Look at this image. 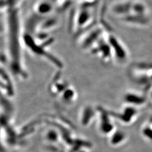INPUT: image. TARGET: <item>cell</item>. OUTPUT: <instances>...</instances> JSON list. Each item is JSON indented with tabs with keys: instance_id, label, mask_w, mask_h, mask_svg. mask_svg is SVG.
Listing matches in <instances>:
<instances>
[{
	"instance_id": "6da1fadb",
	"label": "cell",
	"mask_w": 152,
	"mask_h": 152,
	"mask_svg": "<svg viewBox=\"0 0 152 152\" xmlns=\"http://www.w3.org/2000/svg\"><path fill=\"white\" fill-rule=\"evenodd\" d=\"M132 0H120L110 7V11L114 16H118L121 19L130 15L132 12Z\"/></svg>"
},
{
	"instance_id": "7a4b0ae2",
	"label": "cell",
	"mask_w": 152,
	"mask_h": 152,
	"mask_svg": "<svg viewBox=\"0 0 152 152\" xmlns=\"http://www.w3.org/2000/svg\"><path fill=\"white\" fill-rule=\"evenodd\" d=\"M55 10V6L52 0H38L33 9V12L43 18L51 15Z\"/></svg>"
},
{
	"instance_id": "3957f363",
	"label": "cell",
	"mask_w": 152,
	"mask_h": 152,
	"mask_svg": "<svg viewBox=\"0 0 152 152\" xmlns=\"http://www.w3.org/2000/svg\"><path fill=\"white\" fill-rule=\"evenodd\" d=\"M59 24V20L56 16L53 15L45 17L41 22L38 29L42 31L51 30L57 27Z\"/></svg>"
},
{
	"instance_id": "277c9868",
	"label": "cell",
	"mask_w": 152,
	"mask_h": 152,
	"mask_svg": "<svg viewBox=\"0 0 152 152\" xmlns=\"http://www.w3.org/2000/svg\"><path fill=\"white\" fill-rule=\"evenodd\" d=\"M149 15H140L136 14H130L128 16L124 17L121 19L123 22L126 23H129L131 24H147L149 20Z\"/></svg>"
},
{
	"instance_id": "5b68a950",
	"label": "cell",
	"mask_w": 152,
	"mask_h": 152,
	"mask_svg": "<svg viewBox=\"0 0 152 152\" xmlns=\"http://www.w3.org/2000/svg\"><path fill=\"white\" fill-rule=\"evenodd\" d=\"M131 14L148 15H149V9L144 2L139 0H134L132 2Z\"/></svg>"
},
{
	"instance_id": "8992f818",
	"label": "cell",
	"mask_w": 152,
	"mask_h": 152,
	"mask_svg": "<svg viewBox=\"0 0 152 152\" xmlns=\"http://www.w3.org/2000/svg\"><path fill=\"white\" fill-rule=\"evenodd\" d=\"M143 131V135L148 139L152 141V130L149 129V128Z\"/></svg>"
}]
</instances>
